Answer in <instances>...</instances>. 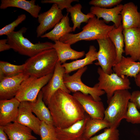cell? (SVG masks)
Here are the masks:
<instances>
[{
  "instance_id": "17",
  "label": "cell",
  "mask_w": 140,
  "mask_h": 140,
  "mask_svg": "<svg viewBox=\"0 0 140 140\" xmlns=\"http://www.w3.org/2000/svg\"><path fill=\"white\" fill-rule=\"evenodd\" d=\"M20 102L15 97L0 100V126L16 121Z\"/></svg>"
},
{
  "instance_id": "22",
  "label": "cell",
  "mask_w": 140,
  "mask_h": 140,
  "mask_svg": "<svg viewBox=\"0 0 140 140\" xmlns=\"http://www.w3.org/2000/svg\"><path fill=\"white\" fill-rule=\"evenodd\" d=\"M53 48L56 50L58 61L63 64L68 60H77L85 55L84 51H78L71 48L70 44L59 40L54 41Z\"/></svg>"
},
{
  "instance_id": "38",
  "label": "cell",
  "mask_w": 140,
  "mask_h": 140,
  "mask_svg": "<svg viewBox=\"0 0 140 140\" xmlns=\"http://www.w3.org/2000/svg\"><path fill=\"white\" fill-rule=\"evenodd\" d=\"M11 49L8 43L7 39L0 40V52H2Z\"/></svg>"
},
{
  "instance_id": "32",
  "label": "cell",
  "mask_w": 140,
  "mask_h": 140,
  "mask_svg": "<svg viewBox=\"0 0 140 140\" xmlns=\"http://www.w3.org/2000/svg\"><path fill=\"white\" fill-rule=\"evenodd\" d=\"M119 135L117 128H107L102 133L92 137L89 140H119Z\"/></svg>"
},
{
  "instance_id": "2",
  "label": "cell",
  "mask_w": 140,
  "mask_h": 140,
  "mask_svg": "<svg viewBox=\"0 0 140 140\" xmlns=\"http://www.w3.org/2000/svg\"><path fill=\"white\" fill-rule=\"evenodd\" d=\"M82 28V30L76 33H69L61 38L59 40L72 45L81 40L91 41L108 37L111 30L115 27L114 24L108 25L102 20L96 16L90 18Z\"/></svg>"
},
{
  "instance_id": "14",
  "label": "cell",
  "mask_w": 140,
  "mask_h": 140,
  "mask_svg": "<svg viewBox=\"0 0 140 140\" xmlns=\"http://www.w3.org/2000/svg\"><path fill=\"white\" fill-rule=\"evenodd\" d=\"M123 33L125 55L140 61V28L123 29Z\"/></svg>"
},
{
  "instance_id": "35",
  "label": "cell",
  "mask_w": 140,
  "mask_h": 140,
  "mask_svg": "<svg viewBox=\"0 0 140 140\" xmlns=\"http://www.w3.org/2000/svg\"><path fill=\"white\" fill-rule=\"evenodd\" d=\"M122 0H92L89 4L93 6L103 8H109L120 4Z\"/></svg>"
},
{
  "instance_id": "9",
  "label": "cell",
  "mask_w": 140,
  "mask_h": 140,
  "mask_svg": "<svg viewBox=\"0 0 140 140\" xmlns=\"http://www.w3.org/2000/svg\"><path fill=\"white\" fill-rule=\"evenodd\" d=\"M96 40L99 49L97 53V61L95 64L100 66L105 73L111 74L113 72V67L116 63V48L108 37Z\"/></svg>"
},
{
  "instance_id": "7",
  "label": "cell",
  "mask_w": 140,
  "mask_h": 140,
  "mask_svg": "<svg viewBox=\"0 0 140 140\" xmlns=\"http://www.w3.org/2000/svg\"><path fill=\"white\" fill-rule=\"evenodd\" d=\"M53 74L39 78L30 76L22 82L15 97L20 102H35L39 92L48 82Z\"/></svg>"
},
{
  "instance_id": "36",
  "label": "cell",
  "mask_w": 140,
  "mask_h": 140,
  "mask_svg": "<svg viewBox=\"0 0 140 140\" xmlns=\"http://www.w3.org/2000/svg\"><path fill=\"white\" fill-rule=\"evenodd\" d=\"M77 0H42V3H53L56 4L59 8L62 11L64 9H66L72 6L71 3L73 2H78Z\"/></svg>"
},
{
  "instance_id": "39",
  "label": "cell",
  "mask_w": 140,
  "mask_h": 140,
  "mask_svg": "<svg viewBox=\"0 0 140 140\" xmlns=\"http://www.w3.org/2000/svg\"><path fill=\"white\" fill-rule=\"evenodd\" d=\"M6 135L3 129V127L0 126V140H8Z\"/></svg>"
},
{
  "instance_id": "20",
  "label": "cell",
  "mask_w": 140,
  "mask_h": 140,
  "mask_svg": "<svg viewBox=\"0 0 140 140\" xmlns=\"http://www.w3.org/2000/svg\"><path fill=\"white\" fill-rule=\"evenodd\" d=\"M10 140H35L30 128L16 122L2 126Z\"/></svg>"
},
{
  "instance_id": "18",
  "label": "cell",
  "mask_w": 140,
  "mask_h": 140,
  "mask_svg": "<svg viewBox=\"0 0 140 140\" xmlns=\"http://www.w3.org/2000/svg\"><path fill=\"white\" fill-rule=\"evenodd\" d=\"M123 6L120 4L111 8H103L92 6L90 8V12L99 19L102 18L106 24L110 22H113L115 27L117 28L122 23L120 13Z\"/></svg>"
},
{
  "instance_id": "6",
  "label": "cell",
  "mask_w": 140,
  "mask_h": 140,
  "mask_svg": "<svg viewBox=\"0 0 140 140\" xmlns=\"http://www.w3.org/2000/svg\"><path fill=\"white\" fill-rule=\"evenodd\" d=\"M99 74L98 82L94 86L106 93L107 100L110 99L116 91L131 89L130 82L128 77L120 76L115 73L108 74L100 67L97 69Z\"/></svg>"
},
{
  "instance_id": "37",
  "label": "cell",
  "mask_w": 140,
  "mask_h": 140,
  "mask_svg": "<svg viewBox=\"0 0 140 140\" xmlns=\"http://www.w3.org/2000/svg\"><path fill=\"white\" fill-rule=\"evenodd\" d=\"M130 101L133 103L137 109H140V90H135L131 93Z\"/></svg>"
},
{
  "instance_id": "8",
  "label": "cell",
  "mask_w": 140,
  "mask_h": 140,
  "mask_svg": "<svg viewBox=\"0 0 140 140\" xmlns=\"http://www.w3.org/2000/svg\"><path fill=\"white\" fill-rule=\"evenodd\" d=\"M87 69L86 66L78 69L72 75L65 74L63 77L65 84L71 92L74 93L79 92L83 94L90 95L96 101H101L100 96L105 93L104 92L94 86L93 87L88 86L81 80L82 76Z\"/></svg>"
},
{
  "instance_id": "1",
  "label": "cell",
  "mask_w": 140,
  "mask_h": 140,
  "mask_svg": "<svg viewBox=\"0 0 140 140\" xmlns=\"http://www.w3.org/2000/svg\"><path fill=\"white\" fill-rule=\"evenodd\" d=\"M46 105L54 126L59 129L70 127L83 119L87 114L73 95L61 89L55 93Z\"/></svg>"
},
{
  "instance_id": "21",
  "label": "cell",
  "mask_w": 140,
  "mask_h": 140,
  "mask_svg": "<svg viewBox=\"0 0 140 140\" xmlns=\"http://www.w3.org/2000/svg\"><path fill=\"white\" fill-rule=\"evenodd\" d=\"M113 70L119 76L135 78L140 71V61L137 62L130 57L123 56L120 60L114 66Z\"/></svg>"
},
{
  "instance_id": "24",
  "label": "cell",
  "mask_w": 140,
  "mask_h": 140,
  "mask_svg": "<svg viewBox=\"0 0 140 140\" xmlns=\"http://www.w3.org/2000/svg\"><path fill=\"white\" fill-rule=\"evenodd\" d=\"M97 53L95 47L94 45H90L88 52L85 54L84 58L61 64L62 66L65 69V74H68L92 64L94 61L97 60Z\"/></svg>"
},
{
  "instance_id": "3",
  "label": "cell",
  "mask_w": 140,
  "mask_h": 140,
  "mask_svg": "<svg viewBox=\"0 0 140 140\" xmlns=\"http://www.w3.org/2000/svg\"><path fill=\"white\" fill-rule=\"evenodd\" d=\"M58 59L54 49L45 50L26 61L24 72L29 76L38 78L53 73Z\"/></svg>"
},
{
  "instance_id": "11",
  "label": "cell",
  "mask_w": 140,
  "mask_h": 140,
  "mask_svg": "<svg viewBox=\"0 0 140 140\" xmlns=\"http://www.w3.org/2000/svg\"><path fill=\"white\" fill-rule=\"evenodd\" d=\"M64 16L62 11L55 4H53L47 11L39 14L37 18L39 24L36 30L37 37H40L46 31L54 27Z\"/></svg>"
},
{
  "instance_id": "40",
  "label": "cell",
  "mask_w": 140,
  "mask_h": 140,
  "mask_svg": "<svg viewBox=\"0 0 140 140\" xmlns=\"http://www.w3.org/2000/svg\"><path fill=\"white\" fill-rule=\"evenodd\" d=\"M135 81L136 86L140 88V71L135 78Z\"/></svg>"
},
{
  "instance_id": "5",
  "label": "cell",
  "mask_w": 140,
  "mask_h": 140,
  "mask_svg": "<svg viewBox=\"0 0 140 140\" xmlns=\"http://www.w3.org/2000/svg\"><path fill=\"white\" fill-rule=\"evenodd\" d=\"M27 30L23 27L7 36L8 43L11 49L24 55L32 57L45 50L53 48V43L49 42L33 44L25 38L23 34Z\"/></svg>"
},
{
  "instance_id": "30",
  "label": "cell",
  "mask_w": 140,
  "mask_h": 140,
  "mask_svg": "<svg viewBox=\"0 0 140 140\" xmlns=\"http://www.w3.org/2000/svg\"><path fill=\"white\" fill-rule=\"evenodd\" d=\"M25 64L20 65L11 64L7 62L0 61V80L6 77L13 76L24 72Z\"/></svg>"
},
{
  "instance_id": "26",
  "label": "cell",
  "mask_w": 140,
  "mask_h": 140,
  "mask_svg": "<svg viewBox=\"0 0 140 140\" xmlns=\"http://www.w3.org/2000/svg\"><path fill=\"white\" fill-rule=\"evenodd\" d=\"M68 13L64 16L60 21L49 32L42 36L41 38H47L54 41L59 40L65 35L73 31L72 27L70 25Z\"/></svg>"
},
{
  "instance_id": "10",
  "label": "cell",
  "mask_w": 140,
  "mask_h": 140,
  "mask_svg": "<svg viewBox=\"0 0 140 140\" xmlns=\"http://www.w3.org/2000/svg\"><path fill=\"white\" fill-rule=\"evenodd\" d=\"M62 64L58 61L53 75L47 83L41 89L43 100L46 105L52 97L59 89L70 93L64 82L65 69Z\"/></svg>"
},
{
  "instance_id": "13",
  "label": "cell",
  "mask_w": 140,
  "mask_h": 140,
  "mask_svg": "<svg viewBox=\"0 0 140 140\" xmlns=\"http://www.w3.org/2000/svg\"><path fill=\"white\" fill-rule=\"evenodd\" d=\"M73 95L91 118L103 119L105 109L102 101H96L90 95L79 92L73 93Z\"/></svg>"
},
{
  "instance_id": "19",
  "label": "cell",
  "mask_w": 140,
  "mask_h": 140,
  "mask_svg": "<svg viewBox=\"0 0 140 140\" xmlns=\"http://www.w3.org/2000/svg\"><path fill=\"white\" fill-rule=\"evenodd\" d=\"M120 15L123 29L140 28V12L138 8L132 2L124 4Z\"/></svg>"
},
{
  "instance_id": "25",
  "label": "cell",
  "mask_w": 140,
  "mask_h": 140,
  "mask_svg": "<svg viewBox=\"0 0 140 140\" xmlns=\"http://www.w3.org/2000/svg\"><path fill=\"white\" fill-rule=\"evenodd\" d=\"M33 113L41 121L47 124L54 126L50 111L43 100L42 92H39L37 100L34 102H30Z\"/></svg>"
},
{
  "instance_id": "16",
  "label": "cell",
  "mask_w": 140,
  "mask_h": 140,
  "mask_svg": "<svg viewBox=\"0 0 140 140\" xmlns=\"http://www.w3.org/2000/svg\"><path fill=\"white\" fill-rule=\"evenodd\" d=\"M91 117L87 113L85 118L70 127L60 129L55 127L57 140H79L83 137L86 124Z\"/></svg>"
},
{
  "instance_id": "31",
  "label": "cell",
  "mask_w": 140,
  "mask_h": 140,
  "mask_svg": "<svg viewBox=\"0 0 140 140\" xmlns=\"http://www.w3.org/2000/svg\"><path fill=\"white\" fill-rule=\"evenodd\" d=\"M40 136L41 140H57L55 127L41 121Z\"/></svg>"
},
{
  "instance_id": "23",
  "label": "cell",
  "mask_w": 140,
  "mask_h": 140,
  "mask_svg": "<svg viewBox=\"0 0 140 140\" xmlns=\"http://www.w3.org/2000/svg\"><path fill=\"white\" fill-rule=\"evenodd\" d=\"M35 2V0H1L0 8L4 9L10 7L19 8L28 12L34 18H37L41 8L36 4Z\"/></svg>"
},
{
  "instance_id": "33",
  "label": "cell",
  "mask_w": 140,
  "mask_h": 140,
  "mask_svg": "<svg viewBox=\"0 0 140 140\" xmlns=\"http://www.w3.org/2000/svg\"><path fill=\"white\" fill-rule=\"evenodd\" d=\"M125 119L127 122L133 124H140V113L134 104L129 101Z\"/></svg>"
},
{
  "instance_id": "27",
  "label": "cell",
  "mask_w": 140,
  "mask_h": 140,
  "mask_svg": "<svg viewBox=\"0 0 140 140\" xmlns=\"http://www.w3.org/2000/svg\"><path fill=\"white\" fill-rule=\"evenodd\" d=\"M82 8L81 5L78 3L66 9L67 11L70 14L71 20L73 24V31H75L76 28L80 29L81 23H87L90 18L95 16L90 12L86 15L84 14L81 11Z\"/></svg>"
},
{
  "instance_id": "28",
  "label": "cell",
  "mask_w": 140,
  "mask_h": 140,
  "mask_svg": "<svg viewBox=\"0 0 140 140\" xmlns=\"http://www.w3.org/2000/svg\"><path fill=\"white\" fill-rule=\"evenodd\" d=\"M123 30L121 23L118 27H114L108 35V37L113 44L116 50V63L120 60L123 56V54L124 53L123 49L124 38L123 33Z\"/></svg>"
},
{
  "instance_id": "34",
  "label": "cell",
  "mask_w": 140,
  "mask_h": 140,
  "mask_svg": "<svg viewBox=\"0 0 140 140\" xmlns=\"http://www.w3.org/2000/svg\"><path fill=\"white\" fill-rule=\"evenodd\" d=\"M26 18V16L24 14L18 15L15 20L0 29V36L6 35L7 36L14 31L15 28L24 21Z\"/></svg>"
},
{
  "instance_id": "41",
  "label": "cell",
  "mask_w": 140,
  "mask_h": 140,
  "mask_svg": "<svg viewBox=\"0 0 140 140\" xmlns=\"http://www.w3.org/2000/svg\"><path fill=\"white\" fill-rule=\"evenodd\" d=\"M79 140H87L85 138H84L83 137L81 139H79Z\"/></svg>"
},
{
  "instance_id": "29",
  "label": "cell",
  "mask_w": 140,
  "mask_h": 140,
  "mask_svg": "<svg viewBox=\"0 0 140 140\" xmlns=\"http://www.w3.org/2000/svg\"><path fill=\"white\" fill-rule=\"evenodd\" d=\"M109 128H110L109 124L103 119L90 117L86 124L83 137L89 140L99 131L103 129Z\"/></svg>"
},
{
  "instance_id": "12",
  "label": "cell",
  "mask_w": 140,
  "mask_h": 140,
  "mask_svg": "<svg viewBox=\"0 0 140 140\" xmlns=\"http://www.w3.org/2000/svg\"><path fill=\"white\" fill-rule=\"evenodd\" d=\"M30 76L24 72L0 80V99L8 100L14 98L23 81Z\"/></svg>"
},
{
  "instance_id": "4",
  "label": "cell",
  "mask_w": 140,
  "mask_h": 140,
  "mask_svg": "<svg viewBox=\"0 0 140 140\" xmlns=\"http://www.w3.org/2000/svg\"><path fill=\"white\" fill-rule=\"evenodd\" d=\"M131 95L128 90H119L107 100L108 106L103 119L109 124L110 128H117L121 121L125 119Z\"/></svg>"
},
{
  "instance_id": "15",
  "label": "cell",
  "mask_w": 140,
  "mask_h": 140,
  "mask_svg": "<svg viewBox=\"0 0 140 140\" xmlns=\"http://www.w3.org/2000/svg\"><path fill=\"white\" fill-rule=\"evenodd\" d=\"M30 102H20L16 122L30 128L36 134L40 136L41 121L32 114Z\"/></svg>"
}]
</instances>
